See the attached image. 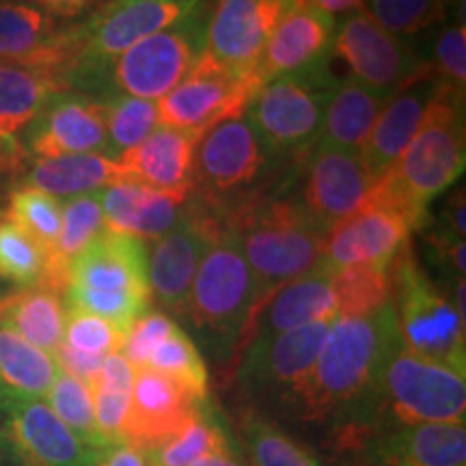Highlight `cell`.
Masks as SVG:
<instances>
[{
	"label": "cell",
	"instance_id": "6da1fadb",
	"mask_svg": "<svg viewBox=\"0 0 466 466\" xmlns=\"http://www.w3.org/2000/svg\"><path fill=\"white\" fill-rule=\"evenodd\" d=\"M398 335L393 307L370 318H337L285 428L307 432L318 451L382 421V371Z\"/></svg>",
	"mask_w": 466,
	"mask_h": 466
},
{
	"label": "cell",
	"instance_id": "7a4b0ae2",
	"mask_svg": "<svg viewBox=\"0 0 466 466\" xmlns=\"http://www.w3.org/2000/svg\"><path fill=\"white\" fill-rule=\"evenodd\" d=\"M462 97L451 96L439 85L419 132L398 162L376 177L371 199L395 206L421 225L425 209L436 197L462 177L466 162V134Z\"/></svg>",
	"mask_w": 466,
	"mask_h": 466
},
{
	"label": "cell",
	"instance_id": "3957f363",
	"mask_svg": "<svg viewBox=\"0 0 466 466\" xmlns=\"http://www.w3.org/2000/svg\"><path fill=\"white\" fill-rule=\"evenodd\" d=\"M255 305L258 294L240 236L225 220L197 270L184 311L223 382H229Z\"/></svg>",
	"mask_w": 466,
	"mask_h": 466
},
{
	"label": "cell",
	"instance_id": "277c9868",
	"mask_svg": "<svg viewBox=\"0 0 466 466\" xmlns=\"http://www.w3.org/2000/svg\"><path fill=\"white\" fill-rule=\"evenodd\" d=\"M225 220L240 236L258 294L255 311L279 288L326 268V229L309 217L300 203L258 201Z\"/></svg>",
	"mask_w": 466,
	"mask_h": 466
},
{
	"label": "cell",
	"instance_id": "5b68a950",
	"mask_svg": "<svg viewBox=\"0 0 466 466\" xmlns=\"http://www.w3.org/2000/svg\"><path fill=\"white\" fill-rule=\"evenodd\" d=\"M66 307L127 329L149 311L147 247L137 238L104 231L67 266Z\"/></svg>",
	"mask_w": 466,
	"mask_h": 466
},
{
	"label": "cell",
	"instance_id": "8992f818",
	"mask_svg": "<svg viewBox=\"0 0 466 466\" xmlns=\"http://www.w3.org/2000/svg\"><path fill=\"white\" fill-rule=\"evenodd\" d=\"M391 277L400 341L419 357L466 374V316L453 296L425 275L408 242L391 261Z\"/></svg>",
	"mask_w": 466,
	"mask_h": 466
},
{
	"label": "cell",
	"instance_id": "52a82bcc",
	"mask_svg": "<svg viewBox=\"0 0 466 466\" xmlns=\"http://www.w3.org/2000/svg\"><path fill=\"white\" fill-rule=\"evenodd\" d=\"M330 326L333 322H316L248 343L229 378L238 406L255 408L281 423L305 389Z\"/></svg>",
	"mask_w": 466,
	"mask_h": 466
},
{
	"label": "cell",
	"instance_id": "ba28073f",
	"mask_svg": "<svg viewBox=\"0 0 466 466\" xmlns=\"http://www.w3.org/2000/svg\"><path fill=\"white\" fill-rule=\"evenodd\" d=\"M270 156L275 154L244 113L218 121L197 143L192 175L195 201L217 217L223 212L227 218L261 201L258 186L268 175Z\"/></svg>",
	"mask_w": 466,
	"mask_h": 466
},
{
	"label": "cell",
	"instance_id": "9c48e42d",
	"mask_svg": "<svg viewBox=\"0 0 466 466\" xmlns=\"http://www.w3.org/2000/svg\"><path fill=\"white\" fill-rule=\"evenodd\" d=\"M203 0H106L80 26H72V83H97L104 67L134 44L190 17Z\"/></svg>",
	"mask_w": 466,
	"mask_h": 466
},
{
	"label": "cell",
	"instance_id": "30bf717a",
	"mask_svg": "<svg viewBox=\"0 0 466 466\" xmlns=\"http://www.w3.org/2000/svg\"><path fill=\"white\" fill-rule=\"evenodd\" d=\"M337 80L329 66L266 80L244 116L275 156H300L318 143L324 110Z\"/></svg>",
	"mask_w": 466,
	"mask_h": 466
},
{
	"label": "cell",
	"instance_id": "8fae6325",
	"mask_svg": "<svg viewBox=\"0 0 466 466\" xmlns=\"http://www.w3.org/2000/svg\"><path fill=\"white\" fill-rule=\"evenodd\" d=\"M382 419L398 425H464L466 374L419 357L395 335L382 371Z\"/></svg>",
	"mask_w": 466,
	"mask_h": 466
},
{
	"label": "cell",
	"instance_id": "7c38bea8",
	"mask_svg": "<svg viewBox=\"0 0 466 466\" xmlns=\"http://www.w3.org/2000/svg\"><path fill=\"white\" fill-rule=\"evenodd\" d=\"M203 5L184 22L134 44L115 56L97 78L104 97L130 96L158 102L177 86L203 52Z\"/></svg>",
	"mask_w": 466,
	"mask_h": 466
},
{
	"label": "cell",
	"instance_id": "4fadbf2b",
	"mask_svg": "<svg viewBox=\"0 0 466 466\" xmlns=\"http://www.w3.org/2000/svg\"><path fill=\"white\" fill-rule=\"evenodd\" d=\"M319 453L329 466H466V428L398 425L382 419Z\"/></svg>",
	"mask_w": 466,
	"mask_h": 466
},
{
	"label": "cell",
	"instance_id": "5bb4252c",
	"mask_svg": "<svg viewBox=\"0 0 466 466\" xmlns=\"http://www.w3.org/2000/svg\"><path fill=\"white\" fill-rule=\"evenodd\" d=\"M261 85L259 76L231 72L201 52L177 86L158 100L160 124L201 137L218 121L242 115Z\"/></svg>",
	"mask_w": 466,
	"mask_h": 466
},
{
	"label": "cell",
	"instance_id": "9a60e30c",
	"mask_svg": "<svg viewBox=\"0 0 466 466\" xmlns=\"http://www.w3.org/2000/svg\"><path fill=\"white\" fill-rule=\"evenodd\" d=\"M223 225L225 218H218L201 203H188L182 220L151 242L147 250L151 302L171 318L184 316L197 270Z\"/></svg>",
	"mask_w": 466,
	"mask_h": 466
},
{
	"label": "cell",
	"instance_id": "2e32d148",
	"mask_svg": "<svg viewBox=\"0 0 466 466\" xmlns=\"http://www.w3.org/2000/svg\"><path fill=\"white\" fill-rule=\"evenodd\" d=\"M333 55L346 63L357 83L384 97H391L401 86L432 69L401 37L378 26L365 11L346 17L335 33Z\"/></svg>",
	"mask_w": 466,
	"mask_h": 466
},
{
	"label": "cell",
	"instance_id": "e0dca14e",
	"mask_svg": "<svg viewBox=\"0 0 466 466\" xmlns=\"http://www.w3.org/2000/svg\"><path fill=\"white\" fill-rule=\"evenodd\" d=\"M374 182L360 151L318 141L302 154L300 206L329 231L365 206Z\"/></svg>",
	"mask_w": 466,
	"mask_h": 466
},
{
	"label": "cell",
	"instance_id": "ac0fdd59",
	"mask_svg": "<svg viewBox=\"0 0 466 466\" xmlns=\"http://www.w3.org/2000/svg\"><path fill=\"white\" fill-rule=\"evenodd\" d=\"M294 3L305 0H217L206 20L203 52L231 72L259 76L266 46Z\"/></svg>",
	"mask_w": 466,
	"mask_h": 466
},
{
	"label": "cell",
	"instance_id": "d6986e66",
	"mask_svg": "<svg viewBox=\"0 0 466 466\" xmlns=\"http://www.w3.org/2000/svg\"><path fill=\"white\" fill-rule=\"evenodd\" d=\"M89 451L46 400L0 404V466H86Z\"/></svg>",
	"mask_w": 466,
	"mask_h": 466
},
{
	"label": "cell",
	"instance_id": "ffe728a7",
	"mask_svg": "<svg viewBox=\"0 0 466 466\" xmlns=\"http://www.w3.org/2000/svg\"><path fill=\"white\" fill-rule=\"evenodd\" d=\"M26 149L37 160L58 156H106V106L85 93L67 89L55 93L28 126Z\"/></svg>",
	"mask_w": 466,
	"mask_h": 466
},
{
	"label": "cell",
	"instance_id": "44dd1931",
	"mask_svg": "<svg viewBox=\"0 0 466 466\" xmlns=\"http://www.w3.org/2000/svg\"><path fill=\"white\" fill-rule=\"evenodd\" d=\"M415 223L382 201L367 199L352 217L324 236V266L335 272L350 266H389L404 248Z\"/></svg>",
	"mask_w": 466,
	"mask_h": 466
},
{
	"label": "cell",
	"instance_id": "7402d4cb",
	"mask_svg": "<svg viewBox=\"0 0 466 466\" xmlns=\"http://www.w3.org/2000/svg\"><path fill=\"white\" fill-rule=\"evenodd\" d=\"M335 17L309 3H294L281 17L259 63L261 83L283 74L329 66L335 42Z\"/></svg>",
	"mask_w": 466,
	"mask_h": 466
},
{
	"label": "cell",
	"instance_id": "603a6c76",
	"mask_svg": "<svg viewBox=\"0 0 466 466\" xmlns=\"http://www.w3.org/2000/svg\"><path fill=\"white\" fill-rule=\"evenodd\" d=\"M72 58L69 28L28 0H0V61L55 69L66 80Z\"/></svg>",
	"mask_w": 466,
	"mask_h": 466
},
{
	"label": "cell",
	"instance_id": "cb8c5ba5",
	"mask_svg": "<svg viewBox=\"0 0 466 466\" xmlns=\"http://www.w3.org/2000/svg\"><path fill=\"white\" fill-rule=\"evenodd\" d=\"M337 318L339 316H337L335 296L330 289V270L324 268V270L296 279L268 296L244 330L240 352L253 341L272 339L277 335L316 322H335Z\"/></svg>",
	"mask_w": 466,
	"mask_h": 466
},
{
	"label": "cell",
	"instance_id": "d4e9b609",
	"mask_svg": "<svg viewBox=\"0 0 466 466\" xmlns=\"http://www.w3.org/2000/svg\"><path fill=\"white\" fill-rule=\"evenodd\" d=\"M197 404L199 401H192L171 378L162 376L160 371L151 367L137 370L124 442H130L151 456L182 428Z\"/></svg>",
	"mask_w": 466,
	"mask_h": 466
},
{
	"label": "cell",
	"instance_id": "484cf974",
	"mask_svg": "<svg viewBox=\"0 0 466 466\" xmlns=\"http://www.w3.org/2000/svg\"><path fill=\"white\" fill-rule=\"evenodd\" d=\"M436 91H439V83L430 69L412 83L401 86L400 91H395L391 97H387L374 130L360 149V156L374 177L387 173L404 154V149L421 127Z\"/></svg>",
	"mask_w": 466,
	"mask_h": 466
},
{
	"label": "cell",
	"instance_id": "4316f807",
	"mask_svg": "<svg viewBox=\"0 0 466 466\" xmlns=\"http://www.w3.org/2000/svg\"><path fill=\"white\" fill-rule=\"evenodd\" d=\"M197 143V134L160 124L138 147L126 151L116 162L121 165L126 182L190 195Z\"/></svg>",
	"mask_w": 466,
	"mask_h": 466
},
{
	"label": "cell",
	"instance_id": "83f0119b",
	"mask_svg": "<svg viewBox=\"0 0 466 466\" xmlns=\"http://www.w3.org/2000/svg\"><path fill=\"white\" fill-rule=\"evenodd\" d=\"M100 201L108 231L154 242L182 220L188 195L121 182L100 190Z\"/></svg>",
	"mask_w": 466,
	"mask_h": 466
},
{
	"label": "cell",
	"instance_id": "f1b7e54d",
	"mask_svg": "<svg viewBox=\"0 0 466 466\" xmlns=\"http://www.w3.org/2000/svg\"><path fill=\"white\" fill-rule=\"evenodd\" d=\"M67 85L55 69L31 63L0 61V143L20 145L44 104Z\"/></svg>",
	"mask_w": 466,
	"mask_h": 466
},
{
	"label": "cell",
	"instance_id": "f546056e",
	"mask_svg": "<svg viewBox=\"0 0 466 466\" xmlns=\"http://www.w3.org/2000/svg\"><path fill=\"white\" fill-rule=\"evenodd\" d=\"M233 428L248 466H329L311 442L255 408L238 406Z\"/></svg>",
	"mask_w": 466,
	"mask_h": 466
},
{
	"label": "cell",
	"instance_id": "4dcf8cb0",
	"mask_svg": "<svg viewBox=\"0 0 466 466\" xmlns=\"http://www.w3.org/2000/svg\"><path fill=\"white\" fill-rule=\"evenodd\" d=\"M121 182H126V177L119 162L100 154H86L35 160L31 171L22 179V188H37L56 199H67Z\"/></svg>",
	"mask_w": 466,
	"mask_h": 466
},
{
	"label": "cell",
	"instance_id": "1f68e13d",
	"mask_svg": "<svg viewBox=\"0 0 466 466\" xmlns=\"http://www.w3.org/2000/svg\"><path fill=\"white\" fill-rule=\"evenodd\" d=\"M56 374L52 354L0 324V404L44 400Z\"/></svg>",
	"mask_w": 466,
	"mask_h": 466
},
{
	"label": "cell",
	"instance_id": "d6a6232c",
	"mask_svg": "<svg viewBox=\"0 0 466 466\" xmlns=\"http://www.w3.org/2000/svg\"><path fill=\"white\" fill-rule=\"evenodd\" d=\"M384 102H387V97L367 89L354 78L335 83L329 104H326L318 141L341 149L360 151L371 130H374Z\"/></svg>",
	"mask_w": 466,
	"mask_h": 466
},
{
	"label": "cell",
	"instance_id": "836d02e7",
	"mask_svg": "<svg viewBox=\"0 0 466 466\" xmlns=\"http://www.w3.org/2000/svg\"><path fill=\"white\" fill-rule=\"evenodd\" d=\"M67 307L61 291L35 285L0 299V324L14 329L33 346L55 354L63 343Z\"/></svg>",
	"mask_w": 466,
	"mask_h": 466
},
{
	"label": "cell",
	"instance_id": "e575fe53",
	"mask_svg": "<svg viewBox=\"0 0 466 466\" xmlns=\"http://www.w3.org/2000/svg\"><path fill=\"white\" fill-rule=\"evenodd\" d=\"M236 445L231 425L208 400L192 408L182 428L149 458L156 466H190L208 456L229 451Z\"/></svg>",
	"mask_w": 466,
	"mask_h": 466
},
{
	"label": "cell",
	"instance_id": "d590c367",
	"mask_svg": "<svg viewBox=\"0 0 466 466\" xmlns=\"http://www.w3.org/2000/svg\"><path fill=\"white\" fill-rule=\"evenodd\" d=\"M337 316L370 318L391 305L393 277L389 266H350L330 272Z\"/></svg>",
	"mask_w": 466,
	"mask_h": 466
},
{
	"label": "cell",
	"instance_id": "8d00e7d4",
	"mask_svg": "<svg viewBox=\"0 0 466 466\" xmlns=\"http://www.w3.org/2000/svg\"><path fill=\"white\" fill-rule=\"evenodd\" d=\"M147 367L171 378L192 401L209 400L208 365L186 330L177 329L160 346H156L147 360Z\"/></svg>",
	"mask_w": 466,
	"mask_h": 466
},
{
	"label": "cell",
	"instance_id": "74e56055",
	"mask_svg": "<svg viewBox=\"0 0 466 466\" xmlns=\"http://www.w3.org/2000/svg\"><path fill=\"white\" fill-rule=\"evenodd\" d=\"M102 102L106 106V158H121L160 126L158 102L130 96H108Z\"/></svg>",
	"mask_w": 466,
	"mask_h": 466
},
{
	"label": "cell",
	"instance_id": "f35d334b",
	"mask_svg": "<svg viewBox=\"0 0 466 466\" xmlns=\"http://www.w3.org/2000/svg\"><path fill=\"white\" fill-rule=\"evenodd\" d=\"M46 404L85 447L96 450L104 445V439L97 432L89 384L58 370L55 382L46 395Z\"/></svg>",
	"mask_w": 466,
	"mask_h": 466
},
{
	"label": "cell",
	"instance_id": "ab89813d",
	"mask_svg": "<svg viewBox=\"0 0 466 466\" xmlns=\"http://www.w3.org/2000/svg\"><path fill=\"white\" fill-rule=\"evenodd\" d=\"M48 255L11 220H0V279L26 289L44 285Z\"/></svg>",
	"mask_w": 466,
	"mask_h": 466
},
{
	"label": "cell",
	"instance_id": "60d3db41",
	"mask_svg": "<svg viewBox=\"0 0 466 466\" xmlns=\"http://www.w3.org/2000/svg\"><path fill=\"white\" fill-rule=\"evenodd\" d=\"M63 203L56 197L37 188H17L9 199L7 218L15 223L22 231H26L35 242L52 255L55 244L61 233Z\"/></svg>",
	"mask_w": 466,
	"mask_h": 466
},
{
	"label": "cell",
	"instance_id": "b9f144b4",
	"mask_svg": "<svg viewBox=\"0 0 466 466\" xmlns=\"http://www.w3.org/2000/svg\"><path fill=\"white\" fill-rule=\"evenodd\" d=\"M450 0H365V11L378 26L395 37L417 35L447 17Z\"/></svg>",
	"mask_w": 466,
	"mask_h": 466
},
{
	"label": "cell",
	"instance_id": "7bdbcfd3",
	"mask_svg": "<svg viewBox=\"0 0 466 466\" xmlns=\"http://www.w3.org/2000/svg\"><path fill=\"white\" fill-rule=\"evenodd\" d=\"M124 330L116 329L108 319L67 307L63 343H67L69 348L86 354H97V357H108V354L119 352L124 346Z\"/></svg>",
	"mask_w": 466,
	"mask_h": 466
},
{
	"label": "cell",
	"instance_id": "ee69618b",
	"mask_svg": "<svg viewBox=\"0 0 466 466\" xmlns=\"http://www.w3.org/2000/svg\"><path fill=\"white\" fill-rule=\"evenodd\" d=\"M432 74L442 89L451 96L462 97L466 86V28L460 20L456 25L447 26L434 44V63Z\"/></svg>",
	"mask_w": 466,
	"mask_h": 466
},
{
	"label": "cell",
	"instance_id": "f6af8a7d",
	"mask_svg": "<svg viewBox=\"0 0 466 466\" xmlns=\"http://www.w3.org/2000/svg\"><path fill=\"white\" fill-rule=\"evenodd\" d=\"M177 329V322L168 313L158 311V309H149L127 329L124 346H121L119 352L124 354L134 370H143V367H147V360L156 346H160Z\"/></svg>",
	"mask_w": 466,
	"mask_h": 466
},
{
	"label": "cell",
	"instance_id": "bcb514c9",
	"mask_svg": "<svg viewBox=\"0 0 466 466\" xmlns=\"http://www.w3.org/2000/svg\"><path fill=\"white\" fill-rule=\"evenodd\" d=\"M93 398V412H96L97 432L104 442H124L126 421L130 415L132 391L121 389L89 387Z\"/></svg>",
	"mask_w": 466,
	"mask_h": 466
},
{
	"label": "cell",
	"instance_id": "7dc6e473",
	"mask_svg": "<svg viewBox=\"0 0 466 466\" xmlns=\"http://www.w3.org/2000/svg\"><path fill=\"white\" fill-rule=\"evenodd\" d=\"M86 466H151V458L130 442H104L89 451Z\"/></svg>",
	"mask_w": 466,
	"mask_h": 466
},
{
	"label": "cell",
	"instance_id": "c3c4849f",
	"mask_svg": "<svg viewBox=\"0 0 466 466\" xmlns=\"http://www.w3.org/2000/svg\"><path fill=\"white\" fill-rule=\"evenodd\" d=\"M52 357H55L58 370H63L66 374L78 378V380H83L86 384L97 376L104 359H106V357H97V354L80 352V350L69 348L67 343H61Z\"/></svg>",
	"mask_w": 466,
	"mask_h": 466
},
{
	"label": "cell",
	"instance_id": "681fc988",
	"mask_svg": "<svg viewBox=\"0 0 466 466\" xmlns=\"http://www.w3.org/2000/svg\"><path fill=\"white\" fill-rule=\"evenodd\" d=\"M28 3L39 7L46 14L61 20H72V17L83 15L85 11H89L97 0H28Z\"/></svg>",
	"mask_w": 466,
	"mask_h": 466
},
{
	"label": "cell",
	"instance_id": "f907efd6",
	"mask_svg": "<svg viewBox=\"0 0 466 466\" xmlns=\"http://www.w3.org/2000/svg\"><path fill=\"white\" fill-rule=\"evenodd\" d=\"M464 188L460 186L458 190L451 192V197L445 203V209H442V229L458 238H464Z\"/></svg>",
	"mask_w": 466,
	"mask_h": 466
},
{
	"label": "cell",
	"instance_id": "816d5d0a",
	"mask_svg": "<svg viewBox=\"0 0 466 466\" xmlns=\"http://www.w3.org/2000/svg\"><path fill=\"white\" fill-rule=\"evenodd\" d=\"M305 3L335 17L337 14H348V11L360 9L365 0H305Z\"/></svg>",
	"mask_w": 466,
	"mask_h": 466
},
{
	"label": "cell",
	"instance_id": "f5cc1de1",
	"mask_svg": "<svg viewBox=\"0 0 466 466\" xmlns=\"http://www.w3.org/2000/svg\"><path fill=\"white\" fill-rule=\"evenodd\" d=\"M190 466H248L247 460H244L240 447H233V450L225 451V453H217V456H208L199 460V462L190 464Z\"/></svg>",
	"mask_w": 466,
	"mask_h": 466
},
{
	"label": "cell",
	"instance_id": "db71d44e",
	"mask_svg": "<svg viewBox=\"0 0 466 466\" xmlns=\"http://www.w3.org/2000/svg\"><path fill=\"white\" fill-rule=\"evenodd\" d=\"M151 466H156V464H151Z\"/></svg>",
	"mask_w": 466,
	"mask_h": 466
}]
</instances>
